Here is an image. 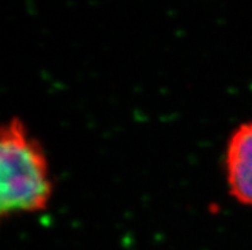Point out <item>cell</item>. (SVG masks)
Listing matches in <instances>:
<instances>
[{
  "mask_svg": "<svg viewBox=\"0 0 252 250\" xmlns=\"http://www.w3.org/2000/svg\"><path fill=\"white\" fill-rule=\"evenodd\" d=\"M53 194L41 144L18 117L0 124V220L40 212Z\"/></svg>",
  "mask_w": 252,
  "mask_h": 250,
  "instance_id": "6da1fadb",
  "label": "cell"
},
{
  "mask_svg": "<svg viewBox=\"0 0 252 250\" xmlns=\"http://www.w3.org/2000/svg\"><path fill=\"white\" fill-rule=\"evenodd\" d=\"M225 177L230 195L252 207V121L241 124L228 140Z\"/></svg>",
  "mask_w": 252,
  "mask_h": 250,
  "instance_id": "7a4b0ae2",
  "label": "cell"
}]
</instances>
